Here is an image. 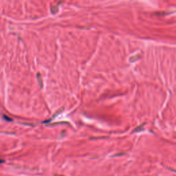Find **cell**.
Instances as JSON below:
<instances>
[{
	"label": "cell",
	"instance_id": "3",
	"mask_svg": "<svg viewBox=\"0 0 176 176\" xmlns=\"http://www.w3.org/2000/svg\"><path fill=\"white\" fill-rule=\"evenodd\" d=\"M3 162V160H0V164H1V163H2Z\"/></svg>",
	"mask_w": 176,
	"mask_h": 176
},
{
	"label": "cell",
	"instance_id": "1",
	"mask_svg": "<svg viewBox=\"0 0 176 176\" xmlns=\"http://www.w3.org/2000/svg\"><path fill=\"white\" fill-rule=\"evenodd\" d=\"M59 10V7H58V5H56L52 7L51 8V12L52 14H56Z\"/></svg>",
	"mask_w": 176,
	"mask_h": 176
},
{
	"label": "cell",
	"instance_id": "2",
	"mask_svg": "<svg viewBox=\"0 0 176 176\" xmlns=\"http://www.w3.org/2000/svg\"><path fill=\"white\" fill-rule=\"evenodd\" d=\"M39 77V83H40V85H41V87H42V81H41V75H40V74H38Z\"/></svg>",
	"mask_w": 176,
	"mask_h": 176
}]
</instances>
